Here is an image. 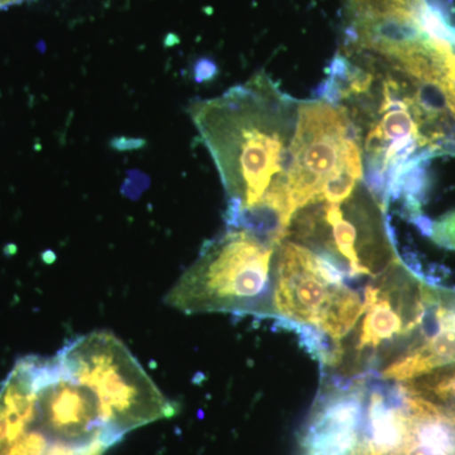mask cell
<instances>
[{
    "label": "cell",
    "mask_w": 455,
    "mask_h": 455,
    "mask_svg": "<svg viewBox=\"0 0 455 455\" xmlns=\"http://www.w3.org/2000/svg\"><path fill=\"white\" fill-rule=\"evenodd\" d=\"M66 372L97 400L110 431L119 440L130 431L172 418L178 405L163 394L121 339L92 331L56 355Z\"/></svg>",
    "instance_id": "3957f363"
},
{
    "label": "cell",
    "mask_w": 455,
    "mask_h": 455,
    "mask_svg": "<svg viewBox=\"0 0 455 455\" xmlns=\"http://www.w3.org/2000/svg\"><path fill=\"white\" fill-rule=\"evenodd\" d=\"M278 247L251 230L229 227L204 245L164 301L185 314L272 316Z\"/></svg>",
    "instance_id": "7a4b0ae2"
},
{
    "label": "cell",
    "mask_w": 455,
    "mask_h": 455,
    "mask_svg": "<svg viewBox=\"0 0 455 455\" xmlns=\"http://www.w3.org/2000/svg\"><path fill=\"white\" fill-rule=\"evenodd\" d=\"M299 101L257 74L220 97L190 108L228 196V227L281 244L293 217L289 197Z\"/></svg>",
    "instance_id": "6da1fadb"
},
{
    "label": "cell",
    "mask_w": 455,
    "mask_h": 455,
    "mask_svg": "<svg viewBox=\"0 0 455 455\" xmlns=\"http://www.w3.org/2000/svg\"><path fill=\"white\" fill-rule=\"evenodd\" d=\"M348 171L364 173L361 143L347 110L325 100L299 101L287 187L293 214Z\"/></svg>",
    "instance_id": "52a82bcc"
},
{
    "label": "cell",
    "mask_w": 455,
    "mask_h": 455,
    "mask_svg": "<svg viewBox=\"0 0 455 455\" xmlns=\"http://www.w3.org/2000/svg\"><path fill=\"white\" fill-rule=\"evenodd\" d=\"M363 301L343 275L307 248L284 239L278 247L272 316L310 329L333 349L331 367L341 362V340L355 331Z\"/></svg>",
    "instance_id": "5b68a950"
},
{
    "label": "cell",
    "mask_w": 455,
    "mask_h": 455,
    "mask_svg": "<svg viewBox=\"0 0 455 455\" xmlns=\"http://www.w3.org/2000/svg\"><path fill=\"white\" fill-rule=\"evenodd\" d=\"M401 388L405 429L388 455H455V411Z\"/></svg>",
    "instance_id": "30bf717a"
},
{
    "label": "cell",
    "mask_w": 455,
    "mask_h": 455,
    "mask_svg": "<svg viewBox=\"0 0 455 455\" xmlns=\"http://www.w3.org/2000/svg\"><path fill=\"white\" fill-rule=\"evenodd\" d=\"M430 291L431 286L401 260L373 278L364 290L363 313L343 357L350 355V372L379 373L409 348L423 323Z\"/></svg>",
    "instance_id": "8992f818"
},
{
    "label": "cell",
    "mask_w": 455,
    "mask_h": 455,
    "mask_svg": "<svg viewBox=\"0 0 455 455\" xmlns=\"http://www.w3.org/2000/svg\"><path fill=\"white\" fill-rule=\"evenodd\" d=\"M57 429L41 411L28 366L18 363L0 390V455H103Z\"/></svg>",
    "instance_id": "ba28073f"
},
{
    "label": "cell",
    "mask_w": 455,
    "mask_h": 455,
    "mask_svg": "<svg viewBox=\"0 0 455 455\" xmlns=\"http://www.w3.org/2000/svg\"><path fill=\"white\" fill-rule=\"evenodd\" d=\"M364 382L325 392L304 427L305 455H350L362 442Z\"/></svg>",
    "instance_id": "9c48e42d"
},
{
    "label": "cell",
    "mask_w": 455,
    "mask_h": 455,
    "mask_svg": "<svg viewBox=\"0 0 455 455\" xmlns=\"http://www.w3.org/2000/svg\"><path fill=\"white\" fill-rule=\"evenodd\" d=\"M383 214L385 206L363 180L340 202L320 200L299 209L284 239L322 257L344 277L374 278L400 260Z\"/></svg>",
    "instance_id": "277c9868"
}]
</instances>
